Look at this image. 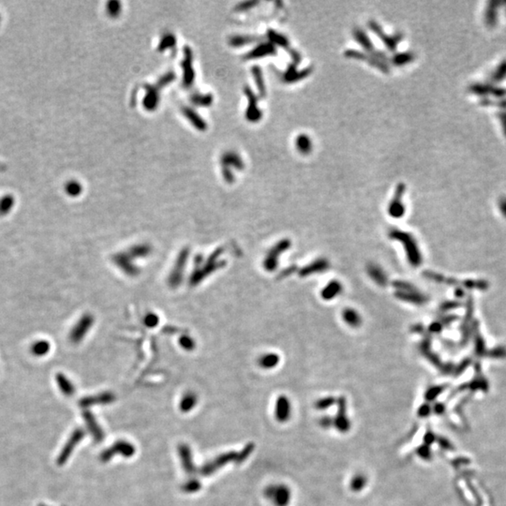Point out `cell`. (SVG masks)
Instances as JSON below:
<instances>
[{
	"mask_svg": "<svg viewBox=\"0 0 506 506\" xmlns=\"http://www.w3.org/2000/svg\"><path fill=\"white\" fill-rule=\"evenodd\" d=\"M112 396L111 394H100V395L95 396V397H87V398H85L84 400L80 401V405L82 407L83 406L84 407H87V406H91V405L97 404V403H107V402L112 401Z\"/></svg>",
	"mask_w": 506,
	"mask_h": 506,
	"instance_id": "15",
	"label": "cell"
},
{
	"mask_svg": "<svg viewBox=\"0 0 506 506\" xmlns=\"http://www.w3.org/2000/svg\"><path fill=\"white\" fill-rule=\"evenodd\" d=\"M56 384L57 386L59 387L60 391L65 395V396H71L73 395L74 392H75V389H74V387L73 385L71 384L70 380L68 379L63 373H57L56 374Z\"/></svg>",
	"mask_w": 506,
	"mask_h": 506,
	"instance_id": "13",
	"label": "cell"
},
{
	"mask_svg": "<svg viewBox=\"0 0 506 506\" xmlns=\"http://www.w3.org/2000/svg\"><path fill=\"white\" fill-rule=\"evenodd\" d=\"M276 416L279 421L285 422L291 416V404L286 397L281 396L276 403Z\"/></svg>",
	"mask_w": 506,
	"mask_h": 506,
	"instance_id": "9",
	"label": "cell"
},
{
	"mask_svg": "<svg viewBox=\"0 0 506 506\" xmlns=\"http://www.w3.org/2000/svg\"><path fill=\"white\" fill-rule=\"evenodd\" d=\"M396 296L404 300V301L414 303V304H422V303L425 302V297L420 295L418 292H416L415 290V291H409V292L397 291Z\"/></svg>",
	"mask_w": 506,
	"mask_h": 506,
	"instance_id": "14",
	"label": "cell"
},
{
	"mask_svg": "<svg viewBox=\"0 0 506 506\" xmlns=\"http://www.w3.org/2000/svg\"><path fill=\"white\" fill-rule=\"evenodd\" d=\"M266 494L276 506H287L291 500V491L286 485H270Z\"/></svg>",
	"mask_w": 506,
	"mask_h": 506,
	"instance_id": "6",
	"label": "cell"
},
{
	"mask_svg": "<svg viewBox=\"0 0 506 506\" xmlns=\"http://www.w3.org/2000/svg\"><path fill=\"white\" fill-rule=\"evenodd\" d=\"M51 346L48 341L46 340H39L36 341L34 344L31 347V351L35 356H43L46 355L49 352Z\"/></svg>",
	"mask_w": 506,
	"mask_h": 506,
	"instance_id": "20",
	"label": "cell"
},
{
	"mask_svg": "<svg viewBox=\"0 0 506 506\" xmlns=\"http://www.w3.org/2000/svg\"><path fill=\"white\" fill-rule=\"evenodd\" d=\"M158 323H159V317L154 313H148V315L145 317V324L148 327L153 328L156 325H158Z\"/></svg>",
	"mask_w": 506,
	"mask_h": 506,
	"instance_id": "26",
	"label": "cell"
},
{
	"mask_svg": "<svg viewBox=\"0 0 506 506\" xmlns=\"http://www.w3.org/2000/svg\"><path fill=\"white\" fill-rule=\"evenodd\" d=\"M391 237L401 241L404 245V248L407 253V258L410 264L414 267H418L421 264V253L418 249L417 244L414 237L408 232L394 230L389 234Z\"/></svg>",
	"mask_w": 506,
	"mask_h": 506,
	"instance_id": "2",
	"label": "cell"
},
{
	"mask_svg": "<svg viewBox=\"0 0 506 506\" xmlns=\"http://www.w3.org/2000/svg\"><path fill=\"white\" fill-rule=\"evenodd\" d=\"M404 192V186L400 185L397 189L396 196L389 206V214L394 218H401L404 214V206L401 204V196Z\"/></svg>",
	"mask_w": 506,
	"mask_h": 506,
	"instance_id": "10",
	"label": "cell"
},
{
	"mask_svg": "<svg viewBox=\"0 0 506 506\" xmlns=\"http://www.w3.org/2000/svg\"><path fill=\"white\" fill-rule=\"evenodd\" d=\"M297 146H298V148L300 149V151L302 152H309L310 150V142H309V138H307L306 136H300L297 140Z\"/></svg>",
	"mask_w": 506,
	"mask_h": 506,
	"instance_id": "24",
	"label": "cell"
},
{
	"mask_svg": "<svg viewBox=\"0 0 506 506\" xmlns=\"http://www.w3.org/2000/svg\"><path fill=\"white\" fill-rule=\"evenodd\" d=\"M328 267H329V265H328L327 261L323 260V259L317 260L316 262H313L312 264H310L308 267L302 268L299 271V275L301 277H306V276H309V275L313 274V273L323 272L328 268Z\"/></svg>",
	"mask_w": 506,
	"mask_h": 506,
	"instance_id": "11",
	"label": "cell"
},
{
	"mask_svg": "<svg viewBox=\"0 0 506 506\" xmlns=\"http://www.w3.org/2000/svg\"><path fill=\"white\" fill-rule=\"evenodd\" d=\"M93 323H94V317L92 316L91 314H84V316H82V318L78 321L76 325L70 332V341L74 344L82 341L85 335L88 333L89 329L91 328Z\"/></svg>",
	"mask_w": 506,
	"mask_h": 506,
	"instance_id": "4",
	"label": "cell"
},
{
	"mask_svg": "<svg viewBox=\"0 0 506 506\" xmlns=\"http://www.w3.org/2000/svg\"><path fill=\"white\" fill-rule=\"evenodd\" d=\"M151 252V247L148 246V245H136V246H132L129 250V256L132 258V259H136V258H144V257H147Z\"/></svg>",
	"mask_w": 506,
	"mask_h": 506,
	"instance_id": "19",
	"label": "cell"
},
{
	"mask_svg": "<svg viewBox=\"0 0 506 506\" xmlns=\"http://www.w3.org/2000/svg\"><path fill=\"white\" fill-rule=\"evenodd\" d=\"M280 357L275 353H268L261 357L259 364L264 368H273L279 364Z\"/></svg>",
	"mask_w": 506,
	"mask_h": 506,
	"instance_id": "21",
	"label": "cell"
},
{
	"mask_svg": "<svg viewBox=\"0 0 506 506\" xmlns=\"http://www.w3.org/2000/svg\"><path fill=\"white\" fill-rule=\"evenodd\" d=\"M365 478L363 475H357L354 476L351 480V487L353 490H360L365 486Z\"/></svg>",
	"mask_w": 506,
	"mask_h": 506,
	"instance_id": "23",
	"label": "cell"
},
{
	"mask_svg": "<svg viewBox=\"0 0 506 506\" xmlns=\"http://www.w3.org/2000/svg\"><path fill=\"white\" fill-rule=\"evenodd\" d=\"M190 255V249L185 247L179 253L177 259H176L175 267L173 268L171 274L169 276V284L172 288H176L179 286L183 280V274H184V269L187 265V261L189 259Z\"/></svg>",
	"mask_w": 506,
	"mask_h": 506,
	"instance_id": "3",
	"label": "cell"
},
{
	"mask_svg": "<svg viewBox=\"0 0 506 506\" xmlns=\"http://www.w3.org/2000/svg\"><path fill=\"white\" fill-rule=\"evenodd\" d=\"M179 343H180V346L182 348H184L185 350H187V351H191V350H193L195 348L194 340L191 337H188V336H183V337H180Z\"/></svg>",
	"mask_w": 506,
	"mask_h": 506,
	"instance_id": "22",
	"label": "cell"
},
{
	"mask_svg": "<svg viewBox=\"0 0 506 506\" xmlns=\"http://www.w3.org/2000/svg\"><path fill=\"white\" fill-rule=\"evenodd\" d=\"M290 246L291 242L288 239H283L269 250L266 259L264 261V267L267 271H274L278 267V261L281 253L287 250Z\"/></svg>",
	"mask_w": 506,
	"mask_h": 506,
	"instance_id": "5",
	"label": "cell"
},
{
	"mask_svg": "<svg viewBox=\"0 0 506 506\" xmlns=\"http://www.w3.org/2000/svg\"><path fill=\"white\" fill-rule=\"evenodd\" d=\"M13 205V200L11 198H6L0 203V214H7Z\"/></svg>",
	"mask_w": 506,
	"mask_h": 506,
	"instance_id": "27",
	"label": "cell"
},
{
	"mask_svg": "<svg viewBox=\"0 0 506 506\" xmlns=\"http://www.w3.org/2000/svg\"><path fill=\"white\" fill-rule=\"evenodd\" d=\"M84 432L81 429H78L75 431H73V433L70 435L69 441L64 445L63 449L57 457L56 462H57L58 466H63L64 464L68 461L70 455L73 452V449L75 448V446L77 445L79 442L84 438Z\"/></svg>",
	"mask_w": 506,
	"mask_h": 506,
	"instance_id": "7",
	"label": "cell"
},
{
	"mask_svg": "<svg viewBox=\"0 0 506 506\" xmlns=\"http://www.w3.org/2000/svg\"><path fill=\"white\" fill-rule=\"evenodd\" d=\"M342 318L345 323L351 327H357L361 324V317L354 309H346L342 312Z\"/></svg>",
	"mask_w": 506,
	"mask_h": 506,
	"instance_id": "18",
	"label": "cell"
},
{
	"mask_svg": "<svg viewBox=\"0 0 506 506\" xmlns=\"http://www.w3.org/2000/svg\"><path fill=\"white\" fill-rule=\"evenodd\" d=\"M83 416H84L87 428L91 431L92 435L95 438V440L100 441L103 438V433H102V430L98 427V423L95 420L94 416L89 412H84Z\"/></svg>",
	"mask_w": 506,
	"mask_h": 506,
	"instance_id": "12",
	"label": "cell"
},
{
	"mask_svg": "<svg viewBox=\"0 0 506 506\" xmlns=\"http://www.w3.org/2000/svg\"><path fill=\"white\" fill-rule=\"evenodd\" d=\"M112 260L120 270L123 271L126 275L134 277L140 273L139 268L132 263V258L129 256L128 253H116L112 257Z\"/></svg>",
	"mask_w": 506,
	"mask_h": 506,
	"instance_id": "8",
	"label": "cell"
},
{
	"mask_svg": "<svg viewBox=\"0 0 506 506\" xmlns=\"http://www.w3.org/2000/svg\"><path fill=\"white\" fill-rule=\"evenodd\" d=\"M367 272L369 276L371 277L373 281L376 283H378L380 286H385L387 283V276L384 273V271L376 266L370 265L367 268Z\"/></svg>",
	"mask_w": 506,
	"mask_h": 506,
	"instance_id": "17",
	"label": "cell"
},
{
	"mask_svg": "<svg viewBox=\"0 0 506 506\" xmlns=\"http://www.w3.org/2000/svg\"><path fill=\"white\" fill-rule=\"evenodd\" d=\"M342 290L341 284L338 281H331L322 291V297L325 300H331L340 294Z\"/></svg>",
	"mask_w": 506,
	"mask_h": 506,
	"instance_id": "16",
	"label": "cell"
},
{
	"mask_svg": "<svg viewBox=\"0 0 506 506\" xmlns=\"http://www.w3.org/2000/svg\"><path fill=\"white\" fill-rule=\"evenodd\" d=\"M195 402H196V398L193 395L189 394L188 396H186L184 398V400L182 401L183 410H190V409L193 407V405H194Z\"/></svg>",
	"mask_w": 506,
	"mask_h": 506,
	"instance_id": "25",
	"label": "cell"
},
{
	"mask_svg": "<svg viewBox=\"0 0 506 506\" xmlns=\"http://www.w3.org/2000/svg\"><path fill=\"white\" fill-rule=\"evenodd\" d=\"M41 506H44V505H41Z\"/></svg>",
	"mask_w": 506,
	"mask_h": 506,
	"instance_id": "28",
	"label": "cell"
},
{
	"mask_svg": "<svg viewBox=\"0 0 506 506\" xmlns=\"http://www.w3.org/2000/svg\"><path fill=\"white\" fill-rule=\"evenodd\" d=\"M223 252L222 248H218L214 253H212L210 257L207 259L206 262H204V265L202 267H199L194 270V272L190 277V284L191 286H196L204 279L215 272L217 269H219L220 267L224 266V262H219L218 260L220 254Z\"/></svg>",
	"mask_w": 506,
	"mask_h": 506,
	"instance_id": "1",
	"label": "cell"
}]
</instances>
